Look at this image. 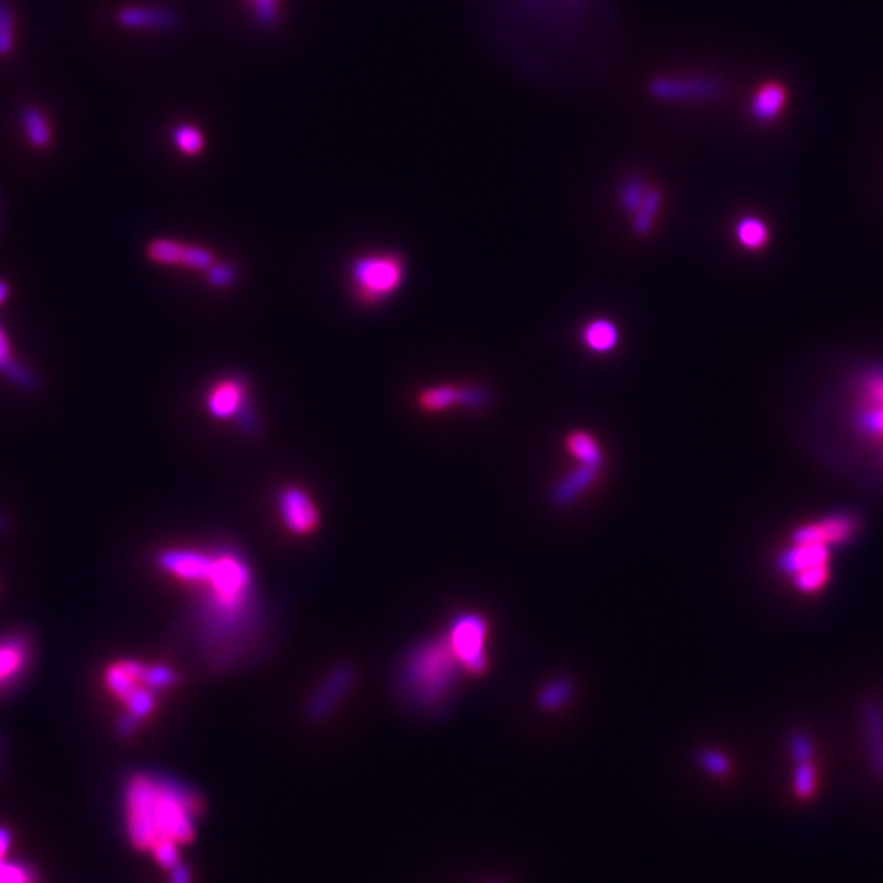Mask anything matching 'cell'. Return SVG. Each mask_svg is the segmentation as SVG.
Returning <instances> with one entry per match:
<instances>
[{"instance_id":"30bf717a","label":"cell","mask_w":883,"mask_h":883,"mask_svg":"<svg viewBox=\"0 0 883 883\" xmlns=\"http://www.w3.org/2000/svg\"><path fill=\"white\" fill-rule=\"evenodd\" d=\"M278 514L291 534L307 536L319 526V511L301 487H285L278 495Z\"/></svg>"},{"instance_id":"7402d4cb","label":"cell","mask_w":883,"mask_h":883,"mask_svg":"<svg viewBox=\"0 0 883 883\" xmlns=\"http://www.w3.org/2000/svg\"><path fill=\"white\" fill-rule=\"evenodd\" d=\"M119 21L127 27H148V29H172L176 17L162 9H137L129 7L119 13Z\"/></svg>"},{"instance_id":"e575fe53","label":"cell","mask_w":883,"mask_h":883,"mask_svg":"<svg viewBox=\"0 0 883 883\" xmlns=\"http://www.w3.org/2000/svg\"><path fill=\"white\" fill-rule=\"evenodd\" d=\"M15 41V13L9 5L0 3V56L11 52Z\"/></svg>"},{"instance_id":"5bb4252c","label":"cell","mask_w":883,"mask_h":883,"mask_svg":"<svg viewBox=\"0 0 883 883\" xmlns=\"http://www.w3.org/2000/svg\"><path fill=\"white\" fill-rule=\"evenodd\" d=\"M489 395L477 387L464 385H442L434 389H426L417 397V403L424 411H444L450 407H483L487 405Z\"/></svg>"},{"instance_id":"277c9868","label":"cell","mask_w":883,"mask_h":883,"mask_svg":"<svg viewBox=\"0 0 883 883\" xmlns=\"http://www.w3.org/2000/svg\"><path fill=\"white\" fill-rule=\"evenodd\" d=\"M462 665L446 638H432L415 644L399 671V687L415 708L440 706L454 689Z\"/></svg>"},{"instance_id":"52a82bcc","label":"cell","mask_w":883,"mask_h":883,"mask_svg":"<svg viewBox=\"0 0 883 883\" xmlns=\"http://www.w3.org/2000/svg\"><path fill=\"white\" fill-rule=\"evenodd\" d=\"M646 92L661 103H704L720 97L722 82L712 76H655Z\"/></svg>"},{"instance_id":"d590c367","label":"cell","mask_w":883,"mask_h":883,"mask_svg":"<svg viewBox=\"0 0 883 883\" xmlns=\"http://www.w3.org/2000/svg\"><path fill=\"white\" fill-rule=\"evenodd\" d=\"M205 272H207V283L211 287H215V289H227V287H231V285L238 281V272L231 264L215 262Z\"/></svg>"},{"instance_id":"ac0fdd59","label":"cell","mask_w":883,"mask_h":883,"mask_svg":"<svg viewBox=\"0 0 883 883\" xmlns=\"http://www.w3.org/2000/svg\"><path fill=\"white\" fill-rule=\"evenodd\" d=\"M787 101V92L781 84H765L751 101V117L757 123H771L779 117Z\"/></svg>"},{"instance_id":"7c38bea8","label":"cell","mask_w":883,"mask_h":883,"mask_svg":"<svg viewBox=\"0 0 883 883\" xmlns=\"http://www.w3.org/2000/svg\"><path fill=\"white\" fill-rule=\"evenodd\" d=\"M146 254L156 264L168 266H187L193 270H207L215 264V254L203 246L180 244L176 240L158 238L152 240L146 248Z\"/></svg>"},{"instance_id":"484cf974","label":"cell","mask_w":883,"mask_h":883,"mask_svg":"<svg viewBox=\"0 0 883 883\" xmlns=\"http://www.w3.org/2000/svg\"><path fill=\"white\" fill-rule=\"evenodd\" d=\"M736 238L745 248L759 250L769 242V229L761 219L745 217L736 225Z\"/></svg>"},{"instance_id":"8fae6325","label":"cell","mask_w":883,"mask_h":883,"mask_svg":"<svg viewBox=\"0 0 883 883\" xmlns=\"http://www.w3.org/2000/svg\"><path fill=\"white\" fill-rule=\"evenodd\" d=\"M354 681H356V671L350 665H340L332 669L311 695L307 706L309 718L317 722L323 720L325 716H330L342 697L352 689Z\"/></svg>"},{"instance_id":"f1b7e54d","label":"cell","mask_w":883,"mask_h":883,"mask_svg":"<svg viewBox=\"0 0 883 883\" xmlns=\"http://www.w3.org/2000/svg\"><path fill=\"white\" fill-rule=\"evenodd\" d=\"M789 579H792L794 589L800 591V593H804V595L818 593V591H822V589L826 587V583L830 581V565L806 569V571H802V573H798V575H794V577H789Z\"/></svg>"},{"instance_id":"cb8c5ba5","label":"cell","mask_w":883,"mask_h":883,"mask_svg":"<svg viewBox=\"0 0 883 883\" xmlns=\"http://www.w3.org/2000/svg\"><path fill=\"white\" fill-rule=\"evenodd\" d=\"M567 448L571 454L577 456V460L581 464H589V467H597L603 469V450L599 448V444L595 442V438L587 432H573L567 438Z\"/></svg>"},{"instance_id":"d6986e66","label":"cell","mask_w":883,"mask_h":883,"mask_svg":"<svg viewBox=\"0 0 883 883\" xmlns=\"http://www.w3.org/2000/svg\"><path fill=\"white\" fill-rule=\"evenodd\" d=\"M599 473H601V469L589 467V464H581L575 473H571L569 477H565L559 485L554 487L552 501L556 505H569L571 501H575L583 491H587L597 481Z\"/></svg>"},{"instance_id":"f35d334b","label":"cell","mask_w":883,"mask_h":883,"mask_svg":"<svg viewBox=\"0 0 883 883\" xmlns=\"http://www.w3.org/2000/svg\"><path fill=\"white\" fill-rule=\"evenodd\" d=\"M5 528H7V520H5L3 516H0V532H3Z\"/></svg>"},{"instance_id":"83f0119b","label":"cell","mask_w":883,"mask_h":883,"mask_svg":"<svg viewBox=\"0 0 883 883\" xmlns=\"http://www.w3.org/2000/svg\"><path fill=\"white\" fill-rule=\"evenodd\" d=\"M794 794L798 800H812L818 787V771L814 761L794 763Z\"/></svg>"},{"instance_id":"2e32d148","label":"cell","mask_w":883,"mask_h":883,"mask_svg":"<svg viewBox=\"0 0 883 883\" xmlns=\"http://www.w3.org/2000/svg\"><path fill=\"white\" fill-rule=\"evenodd\" d=\"M830 556V548L822 544H792V548L779 552L775 567L779 573L794 577L806 569L830 565Z\"/></svg>"},{"instance_id":"ba28073f","label":"cell","mask_w":883,"mask_h":883,"mask_svg":"<svg viewBox=\"0 0 883 883\" xmlns=\"http://www.w3.org/2000/svg\"><path fill=\"white\" fill-rule=\"evenodd\" d=\"M859 530V520L851 511H839L810 524L798 526L789 540L792 544H822V546H841L851 542Z\"/></svg>"},{"instance_id":"ffe728a7","label":"cell","mask_w":883,"mask_h":883,"mask_svg":"<svg viewBox=\"0 0 883 883\" xmlns=\"http://www.w3.org/2000/svg\"><path fill=\"white\" fill-rule=\"evenodd\" d=\"M865 732L869 736V759L873 769L883 775V710L877 702L865 708Z\"/></svg>"},{"instance_id":"836d02e7","label":"cell","mask_w":883,"mask_h":883,"mask_svg":"<svg viewBox=\"0 0 883 883\" xmlns=\"http://www.w3.org/2000/svg\"><path fill=\"white\" fill-rule=\"evenodd\" d=\"M646 193H648V187L642 182V178H638V176L626 178L622 184V193H620V199H622V205L626 207V211L634 213L642 205Z\"/></svg>"},{"instance_id":"74e56055","label":"cell","mask_w":883,"mask_h":883,"mask_svg":"<svg viewBox=\"0 0 883 883\" xmlns=\"http://www.w3.org/2000/svg\"><path fill=\"white\" fill-rule=\"evenodd\" d=\"M9 295H11L9 285L3 281V278H0V305H3L9 299Z\"/></svg>"},{"instance_id":"603a6c76","label":"cell","mask_w":883,"mask_h":883,"mask_svg":"<svg viewBox=\"0 0 883 883\" xmlns=\"http://www.w3.org/2000/svg\"><path fill=\"white\" fill-rule=\"evenodd\" d=\"M21 121H23V129H25V135H27L31 146H35L37 150H43L52 144V129H50L48 117H45L39 109L25 107L21 111Z\"/></svg>"},{"instance_id":"4dcf8cb0","label":"cell","mask_w":883,"mask_h":883,"mask_svg":"<svg viewBox=\"0 0 883 883\" xmlns=\"http://www.w3.org/2000/svg\"><path fill=\"white\" fill-rule=\"evenodd\" d=\"M697 759H700L702 769L716 779H724L732 771V763L722 751L704 749V751H700V755H697Z\"/></svg>"},{"instance_id":"5b68a950","label":"cell","mask_w":883,"mask_h":883,"mask_svg":"<svg viewBox=\"0 0 883 883\" xmlns=\"http://www.w3.org/2000/svg\"><path fill=\"white\" fill-rule=\"evenodd\" d=\"M405 278V260L393 252L368 254L354 260L350 285L362 305H381L393 297Z\"/></svg>"},{"instance_id":"8992f818","label":"cell","mask_w":883,"mask_h":883,"mask_svg":"<svg viewBox=\"0 0 883 883\" xmlns=\"http://www.w3.org/2000/svg\"><path fill=\"white\" fill-rule=\"evenodd\" d=\"M487 634H489V624L479 614H462L452 622L448 640L464 671L469 673L487 671L489 667L487 650H485Z\"/></svg>"},{"instance_id":"6da1fadb","label":"cell","mask_w":883,"mask_h":883,"mask_svg":"<svg viewBox=\"0 0 883 883\" xmlns=\"http://www.w3.org/2000/svg\"><path fill=\"white\" fill-rule=\"evenodd\" d=\"M595 7L597 0H479L497 48L544 82L589 76Z\"/></svg>"},{"instance_id":"e0dca14e","label":"cell","mask_w":883,"mask_h":883,"mask_svg":"<svg viewBox=\"0 0 883 883\" xmlns=\"http://www.w3.org/2000/svg\"><path fill=\"white\" fill-rule=\"evenodd\" d=\"M0 373L7 381H11L13 385L25 389V391H37L39 381L37 377L31 373V370L21 364L19 360H15L13 350H11V342L7 338V334L0 328Z\"/></svg>"},{"instance_id":"3957f363","label":"cell","mask_w":883,"mask_h":883,"mask_svg":"<svg viewBox=\"0 0 883 883\" xmlns=\"http://www.w3.org/2000/svg\"><path fill=\"white\" fill-rule=\"evenodd\" d=\"M125 824L137 851L170 841L191 845L205 802L197 789L168 775L133 773L125 785Z\"/></svg>"},{"instance_id":"7a4b0ae2","label":"cell","mask_w":883,"mask_h":883,"mask_svg":"<svg viewBox=\"0 0 883 883\" xmlns=\"http://www.w3.org/2000/svg\"><path fill=\"white\" fill-rule=\"evenodd\" d=\"M197 595L199 634L217 663L242 657L260 628V606L248 561L231 546L213 550V565Z\"/></svg>"},{"instance_id":"1f68e13d","label":"cell","mask_w":883,"mask_h":883,"mask_svg":"<svg viewBox=\"0 0 883 883\" xmlns=\"http://www.w3.org/2000/svg\"><path fill=\"white\" fill-rule=\"evenodd\" d=\"M787 749H789V757H792L794 763L814 761V742H812L810 734H806L802 730H796V732L789 734Z\"/></svg>"},{"instance_id":"44dd1931","label":"cell","mask_w":883,"mask_h":883,"mask_svg":"<svg viewBox=\"0 0 883 883\" xmlns=\"http://www.w3.org/2000/svg\"><path fill=\"white\" fill-rule=\"evenodd\" d=\"M583 344L597 354L612 352L620 342V332L608 319H595L583 328Z\"/></svg>"},{"instance_id":"9a60e30c","label":"cell","mask_w":883,"mask_h":883,"mask_svg":"<svg viewBox=\"0 0 883 883\" xmlns=\"http://www.w3.org/2000/svg\"><path fill=\"white\" fill-rule=\"evenodd\" d=\"M250 401L244 377H227L219 381L207 395V409L217 420H234L240 409Z\"/></svg>"},{"instance_id":"d6a6232c","label":"cell","mask_w":883,"mask_h":883,"mask_svg":"<svg viewBox=\"0 0 883 883\" xmlns=\"http://www.w3.org/2000/svg\"><path fill=\"white\" fill-rule=\"evenodd\" d=\"M256 21L266 27L272 29L278 25V19H281V0H248Z\"/></svg>"},{"instance_id":"4316f807","label":"cell","mask_w":883,"mask_h":883,"mask_svg":"<svg viewBox=\"0 0 883 883\" xmlns=\"http://www.w3.org/2000/svg\"><path fill=\"white\" fill-rule=\"evenodd\" d=\"M172 139H174V146L187 156H197L205 148L203 131L195 125H189V123L176 125L172 131Z\"/></svg>"},{"instance_id":"d4e9b609","label":"cell","mask_w":883,"mask_h":883,"mask_svg":"<svg viewBox=\"0 0 883 883\" xmlns=\"http://www.w3.org/2000/svg\"><path fill=\"white\" fill-rule=\"evenodd\" d=\"M661 203H663V195L659 189H648L642 205L632 213L634 215V231L638 236H646L653 231L657 215L661 211Z\"/></svg>"},{"instance_id":"4fadbf2b","label":"cell","mask_w":883,"mask_h":883,"mask_svg":"<svg viewBox=\"0 0 883 883\" xmlns=\"http://www.w3.org/2000/svg\"><path fill=\"white\" fill-rule=\"evenodd\" d=\"M33 661V642L27 634L0 636V691L13 687Z\"/></svg>"},{"instance_id":"8d00e7d4","label":"cell","mask_w":883,"mask_h":883,"mask_svg":"<svg viewBox=\"0 0 883 883\" xmlns=\"http://www.w3.org/2000/svg\"><path fill=\"white\" fill-rule=\"evenodd\" d=\"M170 883H193V873H191L189 865H184V863L180 861V863L172 869Z\"/></svg>"},{"instance_id":"f546056e","label":"cell","mask_w":883,"mask_h":883,"mask_svg":"<svg viewBox=\"0 0 883 883\" xmlns=\"http://www.w3.org/2000/svg\"><path fill=\"white\" fill-rule=\"evenodd\" d=\"M571 693H573V685L567 679H556L542 689V693L538 697V704L542 710H548V712L559 710L563 704L569 702Z\"/></svg>"},{"instance_id":"9c48e42d","label":"cell","mask_w":883,"mask_h":883,"mask_svg":"<svg viewBox=\"0 0 883 883\" xmlns=\"http://www.w3.org/2000/svg\"><path fill=\"white\" fill-rule=\"evenodd\" d=\"M156 565L182 583L197 585L207 577L213 565V550L164 548L156 554Z\"/></svg>"}]
</instances>
